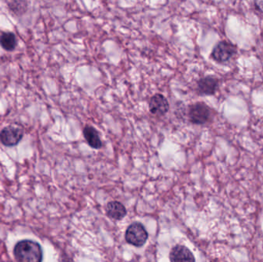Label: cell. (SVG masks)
<instances>
[{
	"label": "cell",
	"instance_id": "obj_10",
	"mask_svg": "<svg viewBox=\"0 0 263 262\" xmlns=\"http://www.w3.org/2000/svg\"><path fill=\"white\" fill-rule=\"evenodd\" d=\"M106 212L109 218L121 220L127 214V209L119 202H111L107 205Z\"/></svg>",
	"mask_w": 263,
	"mask_h": 262
},
{
	"label": "cell",
	"instance_id": "obj_8",
	"mask_svg": "<svg viewBox=\"0 0 263 262\" xmlns=\"http://www.w3.org/2000/svg\"><path fill=\"white\" fill-rule=\"evenodd\" d=\"M171 262H196L193 254L184 245H176L169 255Z\"/></svg>",
	"mask_w": 263,
	"mask_h": 262
},
{
	"label": "cell",
	"instance_id": "obj_7",
	"mask_svg": "<svg viewBox=\"0 0 263 262\" xmlns=\"http://www.w3.org/2000/svg\"><path fill=\"white\" fill-rule=\"evenodd\" d=\"M149 108L153 115L162 116L169 112V102L163 95L157 93L150 99Z\"/></svg>",
	"mask_w": 263,
	"mask_h": 262
},
{
	"label": "cell",
	"instance_id": "obj_4",
	"mask_svg": "<svg viewBox=\"0 0 263 262\" xmlns=\"http://www.w3.org/2000/svg\"><path fill=\"white\" fill-rule=\"evenodd\" d=\"M24 136V131L21 128L6 126L0 131V142L6 147H13L21 142Z\"/></svg>",
	"mask_w": 263,
	"mask_h": 262
},
{
	"label": "cell",
	"instance_id": "obj_12",
	"mask_svg": "<svg viewBox=\"0 0 263 262\" xmlns=\"http://www.w3.org/2000/svg\"><path fill=\"white\" fill-rule=\"evenodd\" d=\"M8 6L9 10L17 16L24 15L28 8L27 2L24 1H12L8 3Z\"/></svg>",
	"mask_w": 263,
	"mask_h": 262
},
{
	"label": "cell",
	"instance_id": "obj_5",
	"mask_svg": "<svg viewBox=\"0 0 263 262\" xmlns=\"http://www.w3.org/2000/svg\"><path fill=\"white\" fill-rule=\"evenodd\" d=\"M148 233L141 223L132 224L126 232V240L134 246H142L147 241Z\"/></svg>",
	"mask_w": 263,
	"mask_h": 262
},
{
	"label": "cell",
	"instance_id": "obj_1",
	"mask_svg": "<svg viewBox=\"0 0 263 262\" xmlns=\"http://www.w3.org/2000/svg\"><path fill=\"white\" fill-rule=\"evenodd\" d=\"M17 262H42L43 249L39 243L32 240H22L15 245L13 250Z\"/></svg>",
	"mask_w": 263,
	"mask_h": 262
},
{
	"label": "cell",
	"instance_id": "obj_11",
	"mask_svg": "<svg viewBox=\"0 0 263 262\" xmlns=\"http://www.w3.org/2000/svg\"><path fill=\"white\" fill-rule=\"evenodd\" d=\"M0 46L4 50L12 52L17 46V39L13 32H5L0 36Z\"/></svg>",
	"mask_w": 263,
	"mask_h": 262
},
{
	"label": "cell",
	"instance_id": "obj_2",
	"mask_svg": "<svg viewBox=\"0 0 263 262\" xmlns=\"http://www.w3.org/2000/svg\"><path fill=\"white\" fill-rule=\"evenodd\" d=\"M212 117V111L204 103H196L192 105L188 109V118L192 124H207Z\"/></svg>",
	"mask_w": 263,
	"mask_h": 262
},
{
	"label": "cell",
	"instance_id": "obj_9",
	"mask_svg": "<svg viewBox=\"0 0 263 262\" xmlns=\"http://www.w3.org/2000/svg\"><path fill=\"white\" fill-rule=\"evenodd\" d=\"M83 135L85 140L92 149H100L103 146L100 135L97 130L93 126H85L83 129Z\"/></svg>",
	"mask_w": 263,
	"mask_h": 262
},
{
	"label": "cell",
	"instance_id": "obj_3",
	"mask_svg": "<svg viewBox=\"0 0 263 262\" xmlns=\"http://www.w3.org/2000/svg\"><path fill=\"white\" fill-rule=\"evenodd\" d=\"M237 53V46L230 42L223 40L215 45L211 52V57L215 62L224 63L229 62Z\"/></svg>",
	"mask_w": 263,
	"mask_h": 262
},
{
	"label": "cell",
	"instance_id": "obj_6",
	"mask_svg": "<svg viewBox=\"0 0 263 262\" xmlns=\"http://www.w3.org/2000/svg\"><path fill=\"white\" fill-rule=\"evenodd\" d=\"M219 86V79L212 76H208L197 81L196 90L200 96H212L218 90Z\"/></svg>",
	"mask_w": 263,
	"mask_h": 262
}]
</instances>
